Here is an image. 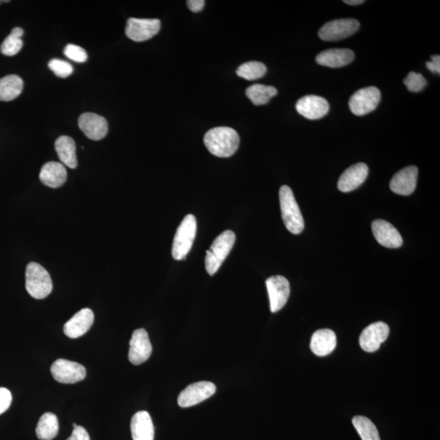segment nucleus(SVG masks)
<instances>
[{"mask_svg": "<svg viewBox=\"0 0 440 440\" xmlns=\"http://www.w3.org/2000/svg\"><path fill=\"white\" fill-rule=\"evenodd\" d=\"M66 440H90V436L84 427L77 426L74 428L70 437Z\"/></svg>", "mask_w": 440, "mask_h": 440, "instance_id": "35", "label": "nucleus"}, {"mask_svg": "<svg viewBox=\"0 0 440 440\" xmlns=\"http://www.w3.org/2000/svg\"><path fill=\"white\" fill-rule=\"evenodd\" d=\"M77 123L80 130L92 141H101L106 137L108 131L106 119L96 113H82Z\"/></svg>", "mask_w": 440, "mask_h": 440, "instance_id": "15", "label": "nucleus"}, {"mask_svg": "<svg viewBox=\"0 0 440 440\" xmlns=\"http://www.w3.org/2000/svg\"><path fill=\"white\" fill-rule=\"evenodd\" d=\"M381 100L379 88L367 87L361 88L352 95L349 101L350 110L356 116H364L374 111Z\"/></svg>", "mask_w": 440, "mask_h": 440, "instance_id": "6", "label": "nucleus"}, {"mask_svg": "<svg viewBox=\"0 0 440 440\" xmlns=\"http://www.w3.org/2000/svg\"><path fill=\"white\" fill-rule=\"evenodd\" d=\"M161 28L158 19L129 18L127 23L126 34L134 42H144L156 35Z\"/></svg>", "mask_w": 440, "mask_h": 440, "instance_id": "10", "label": "nucleus"}, {"mask_svg": "<svg viewBox=\"0 0 440 440\" xmlns=\"http://www.w3.org/2000/svg\"><path fill=\"white\" fill-rule=\"evenodd\" d=\"M372 231L377 241L382 246L396 249L403 244L400 232L389 222L383 220H375L372 224Z\"/></svg>", "mask_w": 440, "mask_h": 440, "instance_id": "16", "label": "nucleus"}, {"mask_svg": "<svg viewBox=\"0 0 440 440\" xmlns=\"http://www.w3.org/2000/svg\"><path fill=\"white\" fill-rule=\"evenodd\" d=\"M360 23L356 19H339L325 23L318 35L324 41H339L349 37L359 30Z\"/></svg>", "mask_w": 440, "mask_h": 440, "instance_id": "7", "label": "nucleus"}, {"mask_svg": "<svg viewBox=\"0 0 440 440\" xmlns=\"http://www.w3.org/2000/svg\"><path fill=\"white\" fill-rule=\"evenodd\" d=\"M296 111L300 115L310 120H317L327 115L329 105L328 101L322 96L308 95L297 101Z\"/></svg>", "mask_w": 440, "mask_h": 440, "instance_id": "14", "label": "nucleus"}, {"mask_svg": "<svg viewBox=\"0 0 440 440\" xmlns=\"http://www.w3.org/2000/svg\"><path fill=\"white\" fill-rule=\"evenodd\" d=\"M352 424L362 440H381L379 431L369 418L356 416L352 419Z\"/></svg>", "mask_w": 440, "mask_h": 440, "instance_id": "28", "label": "nucleus"}, {"mask_svg": "<svg viewBox=\"0 0 440 440\" xmlns=\"http://www.w3.org/2000/svg\"><path fill=\"white\" fill-rule=\"evenodd\" d=\"M266 286L270 299L271 312L277 313L288 301L291 293L289 281L282 276H273L267 279Z\"/></svg>", "mask_w": 440, "mask_h": 440, "instance_id": "12", "label": "nucleus"}, {"mask_svg": "<svg viewBox=\"0 0 440 440\" xmlns=\"http://www.w3.org/2000/svg\"><path fill=\"white\" fill-rule=\"evenodd\" d=\"M337 338L333 330L324 329L315 331L310 340V349L318 356H325L335 349Z\"/></svg>", "mask_w": 440, "mask_h": 440, "instance_id": "22", "label": "nucleus"}, {"mask_svg": "<svg viewBox=\"0 0 440 440\" xmlns=\"http://www.w3.org/2000/svg\"><path fill=\"white\" fill-rule=\"evenodd\" d=\"M59 422L53 413H46L41 416L36 427V436L41 440H53L58 436Z\"/></svg>", "mask_w": 440, "mask_h": 440, "instance_id": "26", "label": "nucleus"}, {"mask_svg": "<svg viewBox=\"0 0 440 440\" xmlns=\"http://www.w3.org/2000/svg\"><path fill=\"white\" fill-rule=\"evenodd\" d=\"M64 54L71 61L82 63L87 60V51L80 46L68 44L64 49Z\"/></svg>", "mask_w": 440, "mask_h": 440, "instance_id": "33", "label": "nucleus"}, {"mask_svg": "<svg viewBox=\"0 0 440 440\" xmlns=\"http://www.w3.org/2000/svg\"><path fill=\"white\" fill-rule=\"evenodd\" d=\"M2 2H3V1H0V4H1V3H2Z\"/></svg>", "mask_w": 440, "mask_h": 440, "instance_id": "39", "label": "nucleus"}, {"mask_svg": "<svg viewBox=\"0 0 440 440\" xmlns=\"http://www.w3.org/2000/svg\"><path fill=\"white\" fill-rule=\"evenodd\" d=\"M403 84L407 86L408 91L412 92H419L425 88L427 84V82L425 77H424L421 74L415 73V72H410V73L406 77V79L403 80Z\"/></svg>", "mask_w": 440, "mask_h": 440, "instance_id": "31", "label": "nucleus"}, {"mask_svg": "<svg viewBox=\"0 0 440 440\" xmlns=\"http://www.w3.org/2000/svg\"><path fill=\"white\" fill-rule=\"evenodd\" d=\"M418 169L415 165H410L397 172L391 180L390 189L398 195L408 196L416 189Z\"/></svg>", "mask_w": 440, "mask_h": 440, "instance_id": "17", "label": "nucleus"}, {"mask_svg": "<svg viewBox=\"0 0 440 440\" xmlns=\"http://www.w3.org/2000/svg\"><path fill=\"white\" fill-rule=\"evenodd\" d=\"M94 322V313L89 308H84L77 313L64 325V333L70 339H77L84 335Z\"/></svg>", "mask_w": 440, "mask_h": 440, "instance_id": "19", "label": "nucleus"}, {"mask_svg": "<svg viewBox=\"0 0 440 440\" xmlns=\"http://www.w3.org/2000/svg\"><path fill=\"white\" fill-rule=\"evenodd\" d=\"M133 440H153L154 427L151 417L146 411L134 414L131 422Z\"/></svg>", "mask_w": 440, "mask_h": 440, "instance_id": "23", "label": "nucleus"}, {"mask_svg": "<svg viewBox=\"0 0 440 440\" xmlns=\"http://www.w3.org/2000/svg\"><path fill=\"white\" fill-rule=\"evenodd\" d=\"M344 2L349 5H359L365 3L364 0H344Z\"/></svg>", "mask_w": 440, "mask_h": 440, "instance_id": "38", "label": "nucleus"}, {"mask_svg": "<svg viewBox=\"0 0 440 440\" xmlns=\"http://www.w3.org/2000/svg\"><path fill=\"white\" fill-rule=\"evenodd\" d=\"M67 172L64 165L58 162L45 163L41 168L39 180L49 188L61 187L66 181Z\"/></svg>", "mask_w": 440, "mask_h": 440, "instance_id": "21", "label": "nucleus"}, {"mask_svg": "<svg viewBox=\"0 0 440 440\" xmlns=\"http://www.w3.org/2000/svg\"><path fill=\"white\" fill-rule=\"evenodd\" d=\"M369 174V168L365 163H360L351 165L340 176L338 189L343 193L358 189L363 184Z\"/></svg>", "mask_w": 440, "mask_h": 440, "instance_id": "18", "label": "nucleus"}, {"mask_svg": "<svg viewBox=\"0 0 440 440\" xmlns=\"http://www.w3.org/2000/svg\"><path fill=\"white\" fill-rule=\"evenodd\" d=\"M427 67L432 73L440 74V56L439 55L432 56V62H427Z\"/></svg>", "mask_w": 440, "mask_h": 440, "instance_id": "36", "label": "nucleus"}, {"mask_svg": "<svg viewBox=\"0 0 440 440\" xmlns=\"http://www.w3.org/2000/svg\"><path fill=\"white\" fill-rule=\"evenodd\" d=\"M355 54L348 49H333L323 51L315 58L317 63L329 67V68H341L353 61Z\"/></svg>", "mask_w": 440, "mask_h": 440, "instance_id": "20", "label": "nucleus"}, {"mask_svg": "<svg viewBox=\"0 0 440 440\" xmlns=\"http://www.w3.org/2000/svg\"><path fill=\"white\" fill-rule=\"evenodd\" d=\"M51 372L56 381L65 384L82 381L87 375L84 365L65 359L56 360L51 367Z\"/></svg>", "mask_w": 440, "mask_h": 440, "instance_id": "8", "label": "nucleus"}, {"mask_svg": "<svg viewBox=\"0 0 440 440\" xmlns=\"http://www.w3.org/2000/svg\"><path fill=\"white\" fill-rule=\"evenodd\" d=\"M49 67L56 76L63 77V79L69 77L74 72L73 66L69 62L59 59L51 60L49 62Z\"/></svg>", "mask_w": 440, "mask_h": 440, "instance_id": "32", "label": "nucleus"}, {"mask_svg": "<svg viewBox=\"0 0 440 440\" xmlns=\"http://www.w3.org/2000/svg\"><path fill=\"white\" fill-rule=\"evenodd\" d=\"M25 288L31 297L44 299L53 291V282L43 266L32 262L25 270Z\"/></svg>", "mask_w": 440, "mask_h": 440, "instance_id": "4", "label": "nucleus"}, {"mask_svg": "<svg viewBox=\"0 0 440 440\" xmlns=\"http://www.w3.org/2000/svg\"><path fill=\"white\" fill-rule=\"evenodd\" d=\"M152 344L144 329L134 330L130 341L128 358L134 365H139L149 359L152 354Z\"/></svg>", "mask_w": 440, "mask_h": 440, "instance_id": "11", "label": "nucleus"}, {"mask_svg": "<svg viewBox=\"0 0 440 440\" xmlns=\"http://www.w3.org/2000/svg\"><path fill=\"white\" fill-rule=\"evenodd\" d=\"M390 334L389 326L384 322H375L366 327L360 337L361 348L367 352H375L388 338Z\"/></svg>", "mask_w": 440, "mask_h": 440, "instance_id": "13", "label": "nucleus"}, {"mask_svg": "<svg viewBox=\"0 0 440 440\" xmlns=\"http://www.w3.org/2000/svg\"><path fill=\"white\" fill-rule=\"evenodd\" d=\"M187 5L191 12L199 13L203 9L205 1L204 0H189Z\"/></svg>", "mask_w": 440, "mask_h": 440, "instance_id": "37", "label": "nucleus"}, {"mask_svg": "<svg viewBox=\"0 0 440 440\" xmlns=\"http://www.w3.org/2000/svg\"><path fill=\"white\" fill-rule=\"evenodd\" d=\"M196 234V220L194 215H186L174 237L172 257L175 260H184L193 246Z\"/></svg>", "mask_w": 440, "mask_h": 440, "instance_id": "5", "label": "nucleus"}, {"mask_svg": "<svg viewBox=\"0 0 440 440\" xmlns=\"http://www.w3.org/2000/svg\"><path fill=\"white\" fill-rule=\"evenodd\" d=\"M216 386L210 382L193 383L181 391L178 397V405L181 408H189L199 405L213 396Z\"/></svg>", "mask_w": 440, "mask_h": 440, "instance_id": "9", "label": "nucleus"}, {"mask_svg": "<svg viewBox=\"0 0 440 440\" xmlns=\"http://www.w3.org/2000/svg\"><path fill=\"white\" fill-rule=\"evenodd\" d=\"M246 94L255 106H263L277 94V90L272 86L253 84L247 88Z\"/></svg>", "mask_w": 440, "mask_h": 440, "instance_id": "27", "label": "nucleus"}, {"mask_svg": "<svg viewBox=\"0 0 440 440\" xmlns=\"http://www.w3.org/2000/svg\"><path fill=\"white\" fill-rule=\"evenodd\" d=\"M236 235L234 232H222L212 243L210 249L206 251L205 260L206 270L210 276H214L227 256L230 255L235 244Z\"/></svg>", "mask_w": 440, "mask_h": 440, "instance_id": "2", "label": "nucleus"}, {"mask_svg": "<svg viewBox=\"0 0 440 440\" xmlns=\"http://www.w3.org/2000/svg\"><path fill=\"white\" fill-rule=\"evenodd\" d=\"M12 400L11 392L7 388L0 387V415L11 406Z\"/></svg>", "mask_w": 440, "mask_h": 440, "instance_id": "34", "label": "nucleus"}, {"mask_svg": "<svg viewBox=\"0 0 440 440\" xmlns=\"http://www.w3.org/2000/svg\"><path fill=\"white\" fill-rule=\"evenodd\" d=\"M266 72L267 67L262 62L250 61L238 67L236 73L243 79L253 81L260 79Z\"/></svg>", "mask_w": 440, "mask_h": 440, "instance_id": "30", "label": "nucleus"}, {"mask_svg": "<svg viewBox=\"0 0 440 440\" xmlns=\"http://www.w3.org/2000/svg\"><path fill=\"white\" fill-rule=\"evenodd\" d=\"M204 144L210 153L215 156L229 158L239 147L240 137L234 129L231 127H215L206 133Z\"/></svg>", "mask_w": 440, "mask_h": 440, "instance_id": "1", "label": "nucleus"}, {"mask_svg": "<svg viewBox=\"0 0 440 440\" xmlns=\"http://www.w3.org/2000/svg\"><path fill=\"white\" fill-rule=\"evenodd\" d=\"M23 34L24 30L22 28H14L11 34L4 39L1 46H0L1 53L4 56H8L17 55L23 46V41L22 39Z\"/></svg>", "mask_w": 440, "mask_h": 440, "instance_id": "29", "label": "nucleus"}, {"mask_svg": "<svg viewBox=\"0 0 440 440\" xmlns=\"http://www.w3.org/2000/svg\"><path fill=\"white\" fill-rule=\"evenodd\" d=\"M24 82L22 77L9 75L0 80V101H11L23 92Z\"/></svg>", "mask_w": 440, "mask_h": 440, "instance_id": "25", "label": "nucleus"}, {"mask_svg": "<svg viewBox=\"0 0 440 440\" xmlns=\"http://www.w3.org/2000/svg\"><path fill=\"white\" fill-rule=\"evenodd\" d=\"M279 198L282 220L287 229L293 234H301L304 229V220L292 189L287 185H283L279 189Z\"/></svg>", "mask_w": 440, "mask_h": 440, "instance_id": "3", "label": "nucleus"}, {"mask_svg": "<svg viewBox=\"0 0 440 440\" xmlns=\"http://www.w3.org/2000/svg\"><path fill=\"white\" fill-rule=\"evenodd\" d=\"M55 149L62 163L71 169L77 168L76 146L73 139L67 136L59 137L55 142Z\"/></svg>", "mask_w": 440, "mask_h": 440, "instance_id": "24", "label": "nucleus"}]
</instances>
